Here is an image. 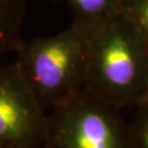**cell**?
Instances as JSON below:
<instances>
[{"label":"cell","mask_w":148,"mask_h":148,"mask_svg":"<svg viewBox=\"0 0 148 148\" xmlns=\"http://www.w3.org/2000/svg\"><path fill=\"white\" fill-rule=\"evenodd\" d=\"M84 92L120 111L148 99V51L123 16L89 40Z\"/></svg>","instance_id":"cell-1"},{"label":"cell","mask_w":148,"mask_h":148,"mask_svg":"<svg viewBox=\"0 0 148 148\" xmlns=\"http://www.w3.org/2000/svg\"><path fill=\"white\" fill-rule=\"evenodd\" d=\"M14 63L47 113L84 91L89 41L68 27L57 34L21 40Z\"/></svg>","instance_id":"cell-2"},{"label":"cell","mask_w":148,"mask_h":148,"mask_svg":"<svg viewBox=\"0 0 148 148\" xmlns=\"http://www.w3.org/2000/svg\"><path fill=\"white\" fill-rule=\"evenodd\" d=\"M120 112L82 91L46 113L42 148H131Z\"/></svg>","instance_id":"cell-3"},{"label":"cell","mask_w":148,"mask_h":148,"mask_svg":"<svg viewBox=\"0 0 148 148\" xmlns=\"http://www.w3.org/2000/svg\"><path fill=\"white\" fill-rule=\"evenodd\" d=\"M46 122L16 64L0 63V147L42 148Z\"/></svg>","instance_id":"cell-4"},{"label":"cell","mask_w":148,"mask_h":148,"mask_svg":"<svg viewBox=\"0 0 148 148\" xmlns=\"http://www.w3.org/2000/svg\"><path fill=\"white\" fill-rule=\"evenodd\" d=\"M70 12L69 27L88 41L123 16L122 0H66Z\"/></svg>","instance_id":"cell-5"},{"label":"cell","mask_w":148,"mask_h":148,"mask_svg":"<svg viewBox=\"0 0 148 148\" xmlns=\"http://www.w3.org/2000/svg\"><path fill=\"white\" fill-rule=\"evenodd\" d=\"M27 2L22 0H0V58L14 52L21 41V31Z\"/></svg>","instance_id":"cell-6"},{"label":"cell","mask_w":148,"mask_h":148,"mask_svg":"<svg viewBox=\"0 0 148 148\" xmlns=\"http://www.w3.org/2000/svg\"><path fill=\"white\" fill-rule=\"evenodd\" d=\"M123 16L132 24L148 51V0H122Z\"/></svg>","instance_id":"cell-7"},{"label":"cell","mask_w":148,"mask_h":148,"mask_svg":"<svg viewBox=\"0 0 148 148\" xmlns=\"http://www.w3.org/2000/svg\"><path fill=\"white\" fill-rule=\"evenodd\" d=\"M134 119L128 124L131 148H148V99L136 109Z\"/></svg>","instance_id":"cell-8"},{"label":"cell","mask_w":148,"mask_h":148,"mask_svg":"<svg viewBox=\"0 0 148 148\" xmlns=\"http://www.w3.org/2000/svg\"><path fill=\"white\" fill-rule=\"evenodd\" d=\"M0 148H3V147H0Z\"/></svg>","instance_id":"cell-9"}]
</instances>
